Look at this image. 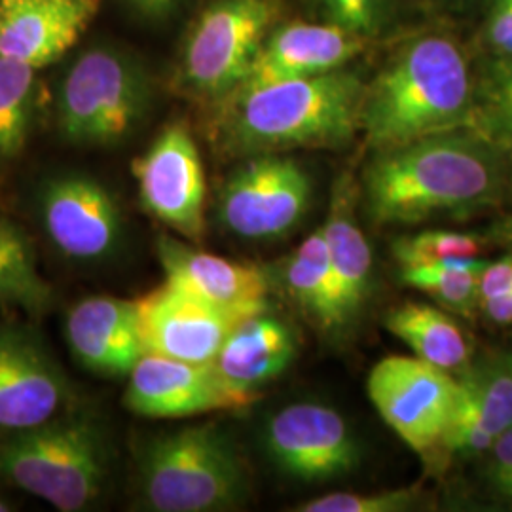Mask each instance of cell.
Wrapping results in <instances>:
<instances>
[{"label": "cell", "instance_id": "6da1fadb", "mask_svg": "<svg viewBox=\"0 0 512 512\" xmlns=\"http://www.w3.org/2000/svg\"><path fill=\"white\" fill-rule=\"evenodd\" d=\"M505 190L499 145L463 128L378 150L365 169L363 202L374 224L410 226L475 215L501 203Z\"/></svg>", "mask_w": 512, "mask_h": 512}, {"label": "cell", "instance_id": "7a4b0ae2", "mask_svg": "<svg viewBox=\"0 0 512 512\" xmlns=\"http://www.w3.org/2000/svg\"><path fill=\"white\" fill-rule=\"evenodd\" d=\"M365 92L342 69L238 88L219 103L220 145L236 156L338 147L361 129Z\"/></svg>", "mask_w": 512, "mask_h": 512}, {"label": "cell", "instance_id": "3957f363", "mask_svg": "<svg viewBox=\"0 0 512 512\" xmlns=\"http://www.w3.org/2000/svg\"><path fill=\"white\" fill-rule=\"evenodd\" d=\"M476 86L467 57L452 38L421 37L366 88L361 129L376 150L427 135L475 128Z\"/></svg>", "mask_w": 512, "mask_h": 512}, {"label": "cell", "instance_id": "277c9868", "mask_svg": "<svg viewBox=\"0 0 512 512\" xmlns=\"http://www.w3.org/2000/svg\"><path fill=\"white\" fill-rule=\"evenodd\" d=\"M112 471L105 423L78 406L29 429L0 433V480L61 512L90 509Z\"/></svg>", "mask_w": 512, "mask_h": 512}, {"label": "cell", "instance_id": "5b68a950", "mask_svg": "<svg viewBox=\"0 0 512 512\" xmlns=\"http://www.w3.org/2000/svg\"><path fill=\"white\" fill-rule=\"evenodd\" d=\"M137 492L147 511H234L247 501L251 478L234 439L217 423H200L141 444Z\"/></svg>", "mask_w": 512, "mask_h": 512}, {"label": "cell", "instance_id": "8992f818", "mask_svg": "<svg viewBox=\"0 0 512 512\" xmlns=\"http://www.w3.org/2000/svg\"><path fill=\"white\" fill-rule=\"evenodd\" d=\"M150 103L152 82L143 63L109 42L92 44L61 76L55 126L74 147H116L143 124Z\"/></svg>", "mask_w": 512, "mask_h": 512}, {"label": "cell", "instance_id": "52a82bcc", "mask_svg": "<svg viewBox=\"0 0 512 512\" xmlns=\"http://www.w3.org/2000/svg\"><path fill=\"white\" fill-rule=\"evenodd\" d=\"M279 14L277 0H211L184 40L179 61L184 92L211 103L236 92Z\"/></svg>", "mask_w": 512, "mask_h": 512}, {"label": "cell", "instance_id": "ba28073f", "mask_svg": "<svg viewBox=\"0 0 512 512\" xmlns=\"http://www.w3.org/2000/svg\"><path fill=\"white\" fill-rule=\"evenodd\" d=\"M368 397L382 420L418 456H442L444 437L458 401L454 374L418 357H385L366 380Z\"/></svg>", "mask_w": 512, "mask_h": 512}, {"label": "cell", "instance_id": "9c48e42d", "mask_svg": "<svg viewBox=\"0 0 512 512\" xmlns=\"http://www.w3.org/2000/svg\"><path fill=\"white\" fill-rule=\"evenodd\" d=\"M311 181L304 167L279 154H258L222 186L219 219L239 238H281L306 217Z\"/></svg>", "mask_w": 512, "mask_h": 512}, {"label": "cell", "instance_id": "30bf717a", "mask_svg": "<svg viewBox=\"0 0 512 512\" xmlns=\"http://www.w3.org/2000/svg\"><path fill=\"white\" fill-rule=\"evenodd\" d=\"M148 215L190 241L205 236L207 183L202 156L183 122L165 126L131 164Z\"/></svg>", "mask_w": 512, "mask_h": 512}, {"label": "cell", "instance_id": "8fae6325", "mask_svg": "<svg viewBox=\"0 0 512 512\" xmlns=\"http://www.w3.org/2000/svg\"><path fill=\"white\" fill-rule=\"evenodd\" d=\"M258 393L230 384L215 363H188L145 353L129 372L124 406L150 420H179L213 412H243Z\"/></svg>", "mask_w": 512, "mask_h": 512}, {"label": "cell", "instance_id": "7c38bea8", "mask_svg": "<svg viewBox=\"0 0 512 512\" xmlns=\"http://www.w3.org/2000/svg\"><path fill=\"white\" fill-rule=\"evenodd\" d=\"M38 219L55 249L76 262L114 255L124 236L120 205L109 188L84 173L46 179L37 196Z\"/></svg>", "mask_w": 512, "mask_h": 512}, {"label": "cell", "instance_id": "4fadbf2b", "mask_svg": "<svg viewBox=\"0 0 512 512\" xmlns=\"http://www.w3.org/2000/svg\"><path fill=\"white\" fill-rule=\"evenodd\" d=\"M74 404L54 351L29 325H0V433L50 421Z\"/></svg>", "mask_w": 512, "mask_h": 512}, {"label": "cell", "instance_id": "5bb4252c", "mask_svg": "<svg viewBox=\"0 0 512 512\" xmlns=\"http://www.w3.org/2000/svg\"><path fill=\"white\" fill-rule=\"evenodd\" d=\"M264 448L279 471L302 482L342 478L361 461L348 421L325 404L298 403L279 410L266 423Z\"/></svg>", "mask_w": 512, "mask_h": 512}, {"label": "cell", "instance_id": "9a60e30c", "mask_svg": "<svg viewBox=\"0 0 512 512\" xmlns=\"http://www.w3.org/2000/svg\"><path fill=\"white\" fill-rule=\"evenodd\" d=\"M133 302L145 353L188 363H215L232 330L251 317L222 310L167 281Z\"/></svg>", "mask_w": 512, "mask_h": 512}, {"label": "cell", "instance_id": "2e32d148", "mask_svg": "<svg viewBox=\"0 0 512 512\" xmlns=\"http://www.w3.org/2000/svg\"><path fill=\"white\" fill-rule=\"evenodd\" d=\"M454 376L458 401L442 452L488 454L495 439L512 427V351H486Z\"/></svg>", "mask_w": 512, "mask_h": 512}, {"label": "cell", "instance_id": "e0dca14e", "mask_svg": "<svg viewBox=\"0 0 512 512\" xmlns=\"http://www.w3.org/2000/svg\"><path fill=\"white\" fill-rule=\"evenodd\" d=\"M103 0H0V55L48 67L90 29Z\"/></svg>", "mask_w": 512, "mask_h": 512}, {"label": "cell", "instance_id": "ac0fdd59", "mask_svg": "<svg viewBox=\"0 0 512 512\" xmlns=\"http://www.w3.org/2000/svg\"><path fill=\"white\" fill-rule=\"evenodd\" d=\"M165 281L222 310L241 315L266 311L268 275L255 264L211 255L171 236L156 243Z\"/></svg>", "mask_w": 512, "mask_h": 512}, {"label": "cell", "instance_id": "d6986e66", "mask_svg": "<svg viewBox=\"0 0 512 512\" xmlns=\"http://www.w3.org/2000/svg\"><path fill=\"white\" fill-rule=\"evenodd\" d=\"M365 46L366 38L329 21L285 23L274 27L264 40L251 71L239 88H256L338 71L355 55L361 54Z\"/></svg>", "mask_w": 512, "mask_h": 512}, {"label": "cell", "instance_id": "ffe728a7", "mask_svg": "<svg viewBox=\"0 0 512 512\" xmlns=\"http://www.w3.org/2000/svg\"><path fill=\"white\" fill-rule=\"evenodd\" d=\"M65 336L74 359L97 376L120 378L145 355L133 300L88 296L73 304Z\"/></svg>", "mask_w": 512, "mask_h": 512}, {"label": "cell", "instance_id": "44dd1931", "mask_svg": "<svg viewBox=\"0 0 512 512\" xmlns=\"http://www.w3.org/2000/svg\"><path fill=\"white\" fill-rule=\"evenodd\" d=\"M296 351L291 327L260 311L232 330L215 359V366L230 384L256 393L258 387L274 382L291 366Z\"/></svg>", "mask_w": 512, "mask_h": 512}, {"label": "cell", "instance_id": "7402d4cb", "mask_svg": "<svg viewBox=\"0 0 512 512\" xmlns=\"http://www.w3.org/2000/svg\"><path fill=\"white\" fill-rule=\"evenodd\" d=\"M353 202L349 192L340 190L330 203L327 222L323 224L344 323L361 310L372 281V251Z\"/></svg>", "mask_w": 512, "mask_h": 512}, {"label": "cell", "instance_id": "603a6c76", "mask_svg": "<svg viewBox=\"0 0 512 512\" xmlns=\"http://www.w3.org/2000/svg\"><path fill=\"white\" fill-rule=\"evenodd\" d=\"M385 329L429 365L458 374L471 363L473 349L465 330L446 311L423 302H404L385 317Z\"/></svg>", "mask_w": 512, "mask_h": 512}, {"label": "cell", "instance_id": "cb8c5ba5", "mask_svg": "<svg viewBox=\"0 0 512 512\" xmlns=\"http://www.w3.org/2000/svg\"><path fill=\"white\" fill-rule=\"evenodd\" d=\"M285 283L296 306L321 329H338L344 323L336 283L330 266L323 226L304 239L285 266Z\"/></svg>", "mask_w": 512, "mask_h": 512}, {"label": "cell", "instance_id": "d4e9b609", "mask_svg": "<svg viewBox=\"0 0 512 512\" xmlns=\"http://www.w3.org/2000/svg\"><path fill=\"white\" fill-rule=\"evenodd\" d=\"M54 291L38 272L29 238L10 220L0 219V306L40 315L48 310Z\"/></svg>", "mask_w": 512, "mask_h": 512}, {"label": "cell", "instance_id": "484cf974", "mask_svg": "<svg viewBox=\"0 0 512 512\" xmlns=\"http://www.w3.org/2000/svg\"><path fill=\"white\" fill-rule=\"evenodd\" d=\"M37 69L0 55V162L18 158L37 118Z\"/></svg>", "mask_w": 512, "mask_h": 512}, {"label": "cell", "instance_id": "4316f807", "mask_svg": "<svg viewBox=\"0 0 512 512\" xmlns=\"http://www.w3.org/2000/svg\"><path fill=\"white\" fill-rule=\"evenodd\" d=\"M490 260L478 256H456L423 268L401 272L404 283L437 300L444 310L463 317L480 308V277Z\"/></svg>", "mask_w": 512, "mask_h": 512}, {"label": "cell", "instance_id": "83f0119b", "mask_svg": "<svg viewBox=\"0 0 512 512\" xmlns=\"http://www.w3.org/2000/svg\"><path fill=\"white\" fill-rule=\"evenodd\" d=\"M475 129L512 148V55H497L480 80Z\"/></svg>", "mask_w": 512, "mask_h": 512}, {"label": "cell", "instance_id": "f1b7e54d", "mask_svg": "<svg viewBox=\"0 0 512 512\" xmlns=\"http://www.w3.org/2000/svg\"><path fill=\"white\" fill-rule=\"evenodd\" d=\"M484 241L475 234L452 230H425L393 241V256L401 270L423 268L456 256H478Z\"/></svg>", "mask_w": 512, "mask_h": 512}, {"label": "cell", "instance_id": "f546056e", "mask_svg": "<svg viewBox=\"0 0 512 512\" xmlns=\"http://www.w3.org/2000/svg\"><path fill=\"white\" fill-rule=\"evenodd\" d=\"M420 501V490L416 486L395 488L370 494L321 495L302 503L298 512H404L412 511Z\"/></svg>", "mask_w": 512, "mask_h": 512}, {"label": "cell", "instance_id": "4dcf8cb0", "mask_svg": "<svg viewBox=\"0 0 512 512\" xmlns=\"http://www.w3.org/2000/svg\"><path fill=\"white\" fill-rule=\"evenodd\" d=\"M329 23L353 35L374 37L384 18V0H319Z\"/></svg>", "mask_w": 512, "mask_h": 512}, {"label": "cell", "instance_id": "1f68e13d", "mask_svg": "<svg viewBox=\"0 0 512 512\" xmlns=\"http://www.w3.org/2000/svg\"><path fill=\"white\" fill-rule=\"evenodd\" d=\"M488 40L497 55H512V0H495L490 23Z\"/></svg>", "mask_w": 512, "mask_h": 512}, {"label": "cell", "instance_id": "d6a6232c", "mask_svg": "<svg viewBox=\"0 0 512 512\" xmlns=\"http://www.w3.org/2000/svg\"><path fill=\"white\" fill-rule=\"evenodd\" d=\"M512 289V253L488 262L480 277V300L492 298Z\"/></svg>", "mask_w": 512, "mask_h": 512}, {"label": "cell", "instance_id": "836d02e7", "mask_svg": "<svg viewBox=\"0 0 512 512\" xmlns=\"http://www.w3.org/2000/svg\"><path fill=\"white\" fill-rule=\"evenodd\" d=\"M131 16L145 23H164L173 18L184 0H120Z\"/></svg>", "mask_w": 512, "mask_h": 512}, {"label": "cell", "instance_id": "e575fe53", "mask_svg": "<svg viewBox=\"0 0 512 512\" xmlns=\"http://www.w3.org/2000/svg\"><path fill=\"white\" fill-rule=\"evenodd\" d=\"M480 310L495 325H512V289L480 300Z\"/></svg>", "mask_w": 512, "mask_h": 512}, {"label": "cell", "instance_id": "d590c367", "mask_svg": "<svg viewBox=\"0 0 512 512\" xmlns=\"http://www.w3.org/2000/svg\"><path fill=\"white\" fill-rule=\"evenodd\" d=\"M501 236H503V239L512 247V219L507 220V222L501 226Z\"/></svg>", "mask_w": 512, "mask_h": 512}, {"label": "cell", "instance_id": "8d00e7d4", "mask_svg": "<svg viewBox=\"0 0 512 512\" xmlns=\"http://www.w3.org/2000/svg\"><path fill=\"white\" fill-rule=\"evenodd\" d=\"M16 511V505L8 499V497H4V495H0V512H12Z\"/></svg>", "mask_w": 512, "mask_h": 512}, {"label": "cell", "instance_id": "74e56055", "mask_svg": "<svg viewBox=\"0 0 512 512\" xmlns=\"http://www.w3.org/2000/svg\"><path fill=\"white\" fill-rule=\"evenodd\" d=\"M499 499H501V501H505V503H511L512 505V482L509 484V488L503 492V495H501Z\"/></svg>", "mask_w": 512, "mask_h": 512}]
</instances>
